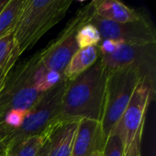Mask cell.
<instances>
[{
  "label": "cell",
  "mask_w": 156,
  "mask_h": 156,
  "mask_svg": "<svg viewBox=\"0 0 156 156\" xmlns=\"http://www.w3.org/2000/svg\"><path fill=\"white\" fill-rule=\"evenodd\" d=\"M107 73L100 58L87 71L68 81L63 93L59 120L80 121L90 119L101 122Z\"/></svg>",
  "instance_id": "obj_1"
},
{
  "label": "cell",
  "mask_w": 156,
  "mask_h": 156,
  "mask_svg": "<svg viewBox=\"0 0 156 156\" xmlns=\"http://www.w3.org/2000/svg\"><path fill=\"white\" fill-rule=\"evenodd\" d=\"M71 0H25L13 31L16 50L21 56L66 16Z\"/></svg>",
  "instance_id": "obj_2"
},
{
  "label": "cell",
  "mask_w": 156,
  "mask_h": 156,
  "mask_svg": "<svg viewBox=\"0 0 156 156\" xmlns=\"http://www.w3.org/2000/svg\"><path fill=\"white\" fill-rule=\"evenodd\" d=\"M142 80L144 79L141 72L132 68L120 69L107 73L103 109L100 122L103 144L121 120Z\"/></svg>",
  "instance_id": "obj_3"
},
{
  "label": "cell",
  "mask_w": 156,
  "mask_h": 156,
  "mask_svg": "<svg viewBox=\"0 0 156 156\" xmlns=\"http://www.w3.org/2000/svg\"><path fill=\"white\" fill-rule=\"evenodd\" d=\"M68 80L63 79L58 85L43 93L39 101L28 111L21 127L10 134L5 146L12 148L23 140L54 130L61 122L59 120L61 101Z\"/></svg>",
  "instance_id": "obj_4"
},
{
  "label": "cell",
  "mask_w": 156,
  "mask_h": 156,
  "mask_svg": "<svg viewBox=\"0 0 156 156\" xmlns=\"http://www.w3.org/2000/svg\"><path fill=\"white\" fill-rule=\"evenodd\" d=\"M39 65L36 53L12 69L0 94V103L5 106L6 112L29 111L39 101L43 93L35 89V73Z\"/></svg>",
  "instance_id": "obj_5"
},
{
  "label": "cell",
  "mask_w": 156,
  "mask_h": 156,
  "mask_svg": "<svg viewBox=\"0 0 156 156\" xmlns=\"http://www.w3.org/2000/svg\"><path fill=\"white\" fill-rule=\"evenodd\" d=\"M93 14L91 2L80 8L58 37L44 49L37 52L40 64L46 69L63 72L72 56L79 50L76 42L77 32L82 26L90 23Z\"/></svg>",
  "instance_id": "obj_6"
},
{
  "label": "cell",
  "mask_w": 156,
  "mask_h": 156,
  "mask_svg": "<svg viewBox=\"0 0 156 156\" xmlns=\"http://www.w3.org/2000/svg\"><path fill=\"white\" fill-rule=\"evenodd\" d=\"M106 73L125 68L139 70L144 80L156 90V43L144 45L122 44L110 55H101Z\"/></svg>",
  "instance_id": "obj_7"
},
{
  "label": "cell",
  "mask_w": 156,
  "mask_h": 156,
  "mask_svg": "<svg viewBox=\"0 0 156 156\" xmlns=\"http://www.w3.org/2000/svg\"><path fill=\"white\" fill-rule=\"evenodd\" d=\"M154 90L144 80H142L126 107L121 120L112 133H116L122 138L125 150H127L137 134L144 131L145 114L149 104L155 98Z\"/></svg>",
  "instance_id": "obj_8"
},
{
  "label": "cell",
  "mask_w": 156,
  "mask_h": 156,
  "mask_svg": "<svg viewBox=\"0 0 156 156\" xmlns=\"http://www.w3.org/2000/svg\"><path fill=\"white\" fill-rule=\"evenodd\" d=\"M90 24L99 30L101 39H113L131 45L156 43V31L145 16L138 21L116 23L102 19L93 14Z\"/></svg>",
  "instance_id": "obj_9"
},
{
  "label": "cell",
  "mask_w": 156,
  "mask_h": 156,
  "mask_svg": "<svg viewBox=\"0 0 156 156\" xmlns=\"http://www.w3.org/2000/svg\"><path fill=\"white\" fill-rule=\"evenodd\" d=\"M102 148L101 122L81 119L79 122L71 156H93L95 152Z\"/></svg>",
  "instance_id": "obj_10"
},
{
  "label": "cell",
  "mask_w": 156,
  "mask_h": 156,
  "mask_svg": "<svg viewBox=\"0 0 156 156\" xmlns=\"http://www.w3.org/2000/svg\"><path fill=\"white\" fill-rule=\"evenodd\" d=\"M94 15L116 23H128L138 21L144 16L137 10L131 8L117 0H95L91 1Z\"/></svg>",
  "instance_id": "obj_11"
},
{
  "label": "cell",
  "mask_w": 156,
  "mask_h": 156,
  "mask_svg": "<svg viewBox=\"0 0 156 156\" xmlns=\"http://www.w3.org/2000/svg\"><path fill=\"white\" fill-rule=\"evenodd\" d=\"M79 122H63L54 130L49 137L48 156H71Z\"/></svg>",
  "instance_id": "obj_12"
},
{
  "label": "cell",
  "mask_w": 156,
  "mask_h": 156,
  "mask_svg": "<svg viewBox=\"0 0 156 156\" xmlns=\"http://www.w3.org/2000/svg\"><path fill=\"white\" fill-rule=\"evenodd\" d=\"M100 58V51L98 46L79 49L70 58L68 65L64 69L63 78L71 81L80 76L82 73L90 69Z\"/></svg>",
  "instance_id": "obj_13"
},
{
  "label": "cell",
  "mask_w": 156,
  "mask_h": 156,
  "mask_svg": "<svg viewBox=\"0 0 156 156\" xmlns=\"http://www.w3.org/2000/svg\"><path fill=\"white\" fill-rule=\"evenodd\" d=\"M54 130L48 131L42 134L28 137L12 148H7L5 146L7 150V156H37L40 149L42 148L46 141L49 138Z\"/></svg>",
  "instance_id": "obj_14"
},
{
  "label": "cell",
  "mask_w": 156,
  "mask_h": 156,
  "mask_svg": "<svg viewBox=\"0 0 156 156\" xmlns=\"http://www.w3.org/2000/svg\"><path fill=\"white\" fill-rule=\"evenodd\" d=\"M25 0H9L0 12V39L13 33Z\"/></svg>",
  "instance_id": "obj_15"
},
{
  "label": "cell",
  "mask_w": 156,
  "mask_h": 156,
  "mask_svg": "<svg viewBox=\"0 0 156 156\" xmlns=\"http://www.w3.org/2000/svg\"><path fill=\"white\" fill-rule=\"evenodd\" d=\"M63 79L62 73L46 69L40 64L35 73V89L41 93H45L58 85Z\"/></svg>",
  "instance_id": "obj_16"
},
{
  "label": "cell",
  "mask_w": 156,
  "mask_h": 156,
  "mask_svg": "<svg viewBox=\"0 0 156 156\" xmlns=\"http://www.w3.org/2000/svg\"><path fill=\"white\" fill-rule=\"evenodd\" d=\"M101 41V37L99 30L90 23L82 26L76 35V42L79 49L98 46Z\"/></svg>",
  "instance_id": "obj_17"
},
{
  "label": "cell",
  "mask_w": 156,
  "mask_h": 156,
  "mask_svg": "<svg viewBox=\"0 0 156 156\" xmlns=\"http://www.w3.org/2000/svg\"><path fill=\"white\" fill-rule=\"evenodd\" d=\"M125 146L120 135L112 133L103 144L102 156H124Z\"/></svg>",
  "instance_id": "obj_18"
},
{
  "label": "cell",
  "mask_w": 156,
  "mask_h": 156,
  "mask_svg": "<svg viewBox=\"0 0 156 156\" xmlns=\"http://www.w3.org/2000/svg\"><path fill=\"white\" fill-rule=\"evenodd\" d=\"M28 111L22 110H9L4 116V123L13 131H16L23 124Z\"/></svg>",
  "instance_id": "obj_19"
},
{
  "label": "cell",
  "mask_w": 156,
  "mask_h": 156,
  "mask_svg": "<svg viewBox=\"0 0 156 156\" xmlns=\"http://www.w3.org/2000/svg\"><path fill=\"white\" fill-rule=\"evenodd\" d=\"M16 52L17 51L16 50L13 33L0 39V65L8 61Z\"/></svg>",
  "instance_id": "obj_20"
},
{
  "label": "cell",
  "mask_w": 156,
  "mask_h": 156,
  "mask_svg": "<svg viewBox=\"0 0 156 156\" xmlns=\"http://www.w3.org/2000/svg\"><path fill=\"white\" fill-rule=\"evenodd\" d=\"M122 44H123V42L118 41V40L101 39V41L98 45V48H99V51H100V56L101 55H110V54L115 52Z\"/></svg>",
  "instance_id": "obj_21"
},
{
  "label": "cell",
  "mask_w": 156,
  "mask_h": 156,
  "mask_svg": "<svg viewBox=\"0 0 156 156\" xmlns=\"http://www.w3.org/2000/svg\"><path fill=\"white\" fill-rule=\"evenodd\" d=\"M19 57L20 56L18 55V53L16 52L10 58V59L8 61H6L5 63L0 65V84L5 81V80L6 79V77L8 76V74L12 70V69L16 64V61H17V59H18Z\"/></svg>",
  "instance_id": "obj_22"
},
{
  "label": "cell",
  "mask_w": 156,
  "mask_h": 156,
  "mask_svg": "<svg viewBox=\"0 0 156 156\" xmlns=\"http://www.w3.org/2000/svg\"><path fill=\"white\" fill-rule=\"evenodd\" d=\"M12 133H13V130L10 129L8 126H6L4 123V121L0 122V144L5 143L8 139V137L10 136Z\"/></svg>",
  "instance_id": "obj_23"
},
{
  "label": "cell",
  "mask_w": 156,
  "mask_h": 156,
  "mask_svg": "<svg viewBox=\"0 0 156 156\" xmlns=\"http://www.w3.org/2000/svg\"><path fill=\"white\" fill-rule=\"evenodd\" d=\"M48 149H49V138L46 141V143L44 144V145L40 149L39 154L37 156H48Z\"/></svg>",
  "instance_id": "obj_24"
},
{
  "label": "cell",
  "mask_w": 156,
  "mask_h": 156,
  "mask_svg": "<svg viewBox=\"0 0 156 156\" xmlns=\"http://www.w3.org/2000/svg\"><path fill=\"white\" fill-rule=\"evenodd\" d=\"M5 112H6V110H5V106L2 103H0V122H2L4 121V116H5Z\"/></svg>",
  "instance_id": "obj_25"
},
{
  "label": "cell",
  "mask_w": 156,
  "mask_h": 156,
  "mask_svg": "<svg viewBox=\"0 0 156 156\" xmlns=\"http://www.w3.org/2000/svg\"><path fill=\"white\" fill-rule=\"evenodd\" d=\"M9 0H0V12L5 8V6L7 5Z\"/></svg>",
  "instance_id": "obj_26"
},
{
  "label": "cell",
  "mask_w": 156,
  "mask_h": 156,
  "mask_svg": "<svg viewBox=\"0 0 156 156\" xmlns=\"http://www.w3.org/2000/svg\"><path fill=\"white\" fill-rule=\"evenodd\" d=\"M0 156H7V150L5 148V145H4V148L0 152Z\"/></svg>",
  "instance_id": "obj_27"
},
{
  "label": "cell",
  "mask_w": 156,
  "mask_h": 156,
  "mask_svg": "<svg viewBox=\"0 0 156 156\" xmlns=\"http://www.w3.org/2000/svg\"><path fill=\"white\" fill-rule=\"evenodd\" d=\"M93 156H102V150H99V151L95 152Z\"/></svg>",
  "instance_id": "obj_28"
},
{
  "label": "cell",
  "mask_w": 156,
  "mask_h": 156,
  "mask_svg": "<svg viewBox=\"0 0 156 156\" xmlns=\"http://www.w3.org/2000/svg\"><path fill=\"white\" fill-rule=\"evenodd\" d=\"M4 84H5V81L3 82V83H1L0 84V94H1V92H2V90H3V88H4Z\"/></svg>",
  "instance_id": "obj_29"
},
{
  "label": "cell",
  "mask_w": 156,
  "mask_h": 156,
  "mask_svg": "<svg viewBox=\"0 0 156 156\" xmlns=\"http://www.w3.org/2000/svg\"><path fill=\"white\" fill-rule=\"evenodd\" d=\"M5 143H3V144H0V152H1V150H2V149L4 148V145H5Z\"/></svg>",
  "instance_id": "obj_30"
}]
</instances>
